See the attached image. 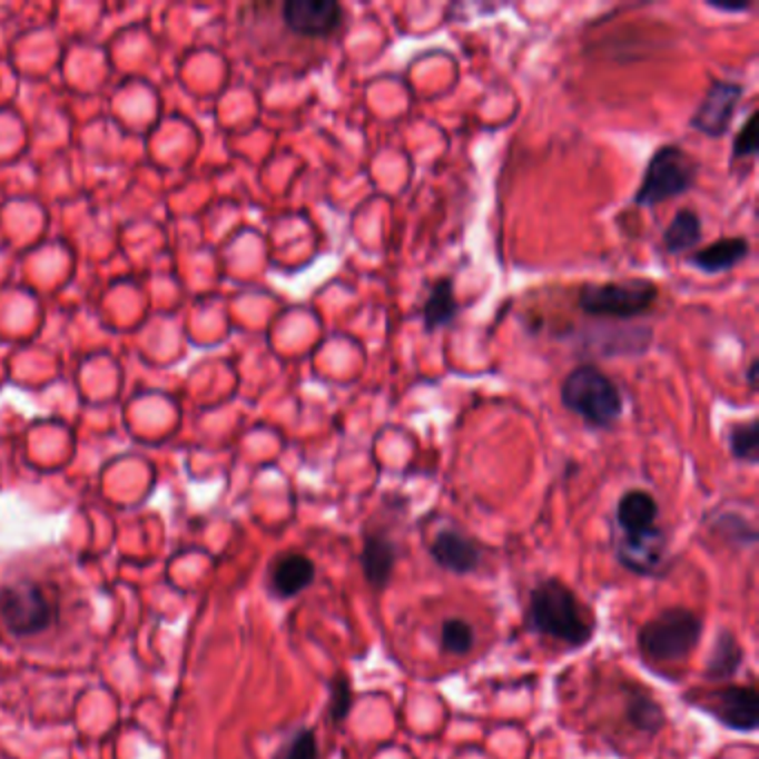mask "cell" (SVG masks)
Returning a JSON list of instances; mask_svg holds the SVG:
<instances>
[{
  "instance_id": "obj_23",
  "label": "cell",
  "mask_w": 759,
  "mask_h": 759,
  "mask_svg": "<svg viewBox=\"0 0 759 759\" xmlns=\"http://www.w3.org/2000/svg\"><path fill=\"white\" fill-rule=\"evenodd\" d=\"M280 759H318L316 735L309 728H300L283 750Z\"/></svg>"
},
{
  "instance_id": "obj_16",
  "label": "cell",
  "mask_w": 759,
  "mask_h": 759,
  "mask_svg": "<svg viewBox=\"0 0 759 759\" xmlns=\"http://www.w3.org/2000/svg\"><path fill=\"white\" fill-rule=\"evenodd\" d=\"M456 312H459V305H456V298H454L452 278H447V276L438 278L432 285V289H430V294H427V298L423 303V309H421L423 327L427 332L441 329V327H445V325H450L454 321Z\"/></svg>"
},
{
  "instance_id": "obj_26",
  "label": "cell",
  "mask_w": 759,
  "mask_h": 759,
  "mask_svg": "<svg viewBox=\"0 0 759 759\" xmlns=\"http://www.w3.org/2000/svg\"><path fill=\"white\" fill-rule=\"evenodd\" d=\"M757 367H759V361L752 358L750 365H748V372H746V378H748V385H750L752 392L757 390Z\"/></svg>"
},
{
  "instance_id": "obj_13",
  "label": "cell",
  "mask_w": 759,
  "mask_h": 759,
  "mask_svg": "<svg viewBox=\"0 0 759 759\" xmlns=\"http://www.w3.org/2000/svg\"><path fill=\"white\" fill-rule=\"evenodd\" d=\"M272 590L274 594L289 599L296 597L298 592H303L305 588L312 585L314 581V563L305 556V554H283L280 559H276L272 574Z\"/></svg>"
},
{
  "instance_id": "obj_7",
  "label": "cell",
  "mask_w": 759,
  "mask_h": 759,
  "mask_svg": "<svg viewBox=\"0 0 759 759\" xmlns=\"http://www.w3.org/2000/svg\"><path fill=\"white\" fill-rule=\"evenodd\" d=\"M743 96V87L732 80H712L706 89L703 100L694 109L690 118V127L710 136L719 138L728 131L732 116L737 111V105Z\"/></svg>"
},
{
  "instance_id": "obj_10",
  "label": "cell",
  "mask_w": 759,
  "mask_h": 759,
  "mask_svg": "<svg viewBox=\"0 0 759 759\" xmlns=\"http://www.w3.org/2000/svg\"><path fill=\"white\" fill-rule=\"evenodd\" d=\"M617 556L628 570L637 574H652L663 556V532L654 528L637 536H623L617 543Z\"/></svg>"
},
{
  "instance_id": "obj_14",
  "label": "cell",
  "mask_w": 759,
  "mask_h": 759,
  "mask_svg": "<svg viewBox=\"0 0 759 759\" xmlns=\"http://www.w3.org/2000/svg\"><path fill=\"white\" fill-rule=\"evenodd\" d=\"M748 249H750L748 238L728 236V238H719L706 245L703 249L692 252L690 263L706 274H719V272L735 267L739 260H743L748 256Z\"/></svg>"
},
{
  "instance_id": "obj_11",
  "label": "cell",
  "mask_w": 759,
  "mask_h": 759,
  "mask_svg": "<svg viewBox=\"0 0 759 759\" xmlns=\"http://www.w3.org/2000/svg\"><path fill=\"white\" fill-rule=\"evenodd\" d=\"M430 554L441 568L456 574H467L479 563V548L456 530H441L430 545Z\"/></svg>"
},
{
  "instance_id": "obj_2",
  "label": "cell",
  "mask_w": 759,
  "mask_h": 759,
  "mask_svg": "<svg viewBox=\"0 0 759 759\" xmlns=\"http://www.w3.org/2000/svg\"><path fill=\"white\" fill-rule=\"evenodd\" d=\"M561 403L592 427H610L623 410L617 383L592 363H581L561 383Z\"/></svg>"
},
{
  "instance_id": "obj_18",
  "label": "cell",
  "mask_w": 759,
  "mask_h": 759,
  "mask_svg": "<svg viewBox=\"0 0 759 759\" xmlns=\"http://www.w3.org/2000/svg\"><path fill=\"white\" fill-rule=\"evenodd\" d=\"M701 240V218L692 209H679L663 231V249L681 254L697 247Z\"/></svg>"
},
{
  "instance_id": "obj_8",
  "label": "cell",
  "mask_w": 759,
  "mask_h": 759,
  "mask_svg": "<svg viewBox=\"0 0 759 759\" xmlns=\"http://www.w3.org/2000/svg\"><path fill=\"white\" fill-rule=\"evenodd\" d=\"M706 708L730 730L750 732L759 723V694L748 686H728L712 692Z\"/></svg>"
},
{
  "instance_id": "obj_6",
  "label": "cell",
  "mask_w": 759,
  "mask_h": 759,
  "mask_svg": "<svg viewBox=\"0 0 759 759\" xmlns=\"http://www.w3.org/2000/svg\"><path fill=\"white\" fill-rule=\"evenodd\" d=\"M0 619L11 634L33 637L51 625L53 608L38 583L22 579L0 590Z\"/></svg>"
},
{
  "instance_id": "obj_20",
  "label": "cell",
  "mask_w": 759,
  "mask_h": 759,
  "mask_svg": "<svg viewBox=\"0 0 759 759\" xmlns=\"http://www.w3.org/2000/svg\"><path fill=\"white\" fill-rule=\"evenodd\" d=\"M728 445H730V452L735 459L746 461V463H757L759 461V423H757V418L730 425Z\"/></svg>"
},
{
  "instance_id": "obj_15",
  "label": "cell",
  "mask_w": 759,
  "mask_h": 759,
  "mask_svg": "<svg viewBox=\"0 0 759 759\" xmlns=\"http://www.w3.org/2000/svg\"><path fill=\"white\" fill-rule=\"evenodd\" d=\"M394 563H396L394 543L381 534H369L365 539L363 552H361V565H363L365 581L372 588H385L390 576H392Z\"/></svg>"
},
{
  "instance_id": "obj_17",
  "label": "cell",
  "mask_w": 759,
  "mask_h": 759,
  "mask_svg": "<svg viewBox=\"0 0 759 759\" xmlns=\"http://www.w3.org/2000/svg\"><path fill=\"white\" fill-rule=\"evenodd\" d=\"M741 661H743L741 645L728 630H721L712 643L703 674L708 681H726L737 674Z\"/></svg>"
},
{
  "instance_id": "obj_25",
  "label": "cell",
  "mask_w": 759,
  "mask_h": 759,
  "mask_svg": "<svg viewBox=\"0 0 759 759\" xmlns=\"http://www.w3.org/2000/svg\"><path fill=\"white\" fill-rule=\"evenodd\" d=\"M712 9H717V11H743V9H748L750 4L748 2H739V4H723V2H708Z\"/></svg>"
},
{
  "instance_id": "obj_5",
  "label": "cell",
  "mask_w": 759,
  "mask_h": 759,
  "mask_svg": "<svg viewBox=\"0 0 759 759\" xmlns=\"http://www.w3.org/2000/svg\"><path fill=\"white\" fill-rule=\"evenodd\" d=\"M701 619L686 608L663 610L639 630V648L654 661H679L701 639Z\"/></svg>"
},
{
  "instance_id": "obj_9",
  "label": "cell",
  "mask_w": 759,
  "mask_h": 759,
  "mask_svg": "<svg viewBox=\"0 0 759 759\" xmlns=\"http://www.w3.org/2000/svg\"><path fill=\"white\" fill-rule=\"evenodd\" d=\"M283 20L300 36H327L343 20V7L334 0H289L283 4Z\"/></svg>"
},
{
  "instance_id": "obj_4",
  "label": "cell",
  "mask_w": 759,
  "mask_h": 759,
  "mask_svg": "<svg viewBox=\"0 0 759 759\" xmlns=\"http://www.w3.org/2000/svg\"><path fill=\"white\" fill-rule=\"evenodd\" d=\"M659 296V287L648 278L623 283H585L576 294V305L588 316L634 318L645 314Z\"/></svg>"
},
{
  "instance_id": "obj_19",
  "label": "cell",
  "mask_w": 759,
  "mask_h": 759,
  "mask_svg": "<svg viewBox=\"0 0 759 759\" xmlns=\"http://www.w3.org/2000/svg\"><path fill=\"white\" fill-rule=\"evenodd\" d=\"M625 714H628V721L637 730H641L645 735L659 732L663 728V721H666L661 706L652 697L641 692V690H632L630 692L628 706H625Z\"/></svg>"
},
{
  "instance_id": "obj_1",
  "label": "cell",
  "mask_w": 759,
  "mask_h": 759,
  "mask_svg": "<svg viewBox=\"0 0 759 759\" xmlns=\"http://www.w3.org/2000/svg\"><path fill=\"white\" fill-rule=\"evenodd\" d=\"M528 623L534 632L563 641L570 648L592 639V623L583 619L576 597L559 579H545L530 592Z\"/></svg>"
},
{
  "instance_id": "obj_24",
  "label": "cell",
  "mask_w": 759,
  "mask_h": 759,
  "mask_svg": "<svg viewBox=\"0 0 759 759\" xmlns=\"http://www.w3.org/2000/svg\"><path fill=\"white\" fill-rule=\"evenodd\" d=\"M329 686H332V688H329V690H332V697H329V717L338 723V721H343V719L347 717V712H349V708H352V686H349V681H347L343 674L334 677Z\"/></svg>"
},
{
  "instance_id": "obj_12",
  "label": "cell",
  "mask_w": 759,
  "mask_h": 759,
  "mask_svg": "<svg viewBox=\"0 0 759 759\" xmlns=\"http://www.w3.org/2000/svg\"><path fill=\"white\" fill-rule=\"evenodd\" d=\"M659 505L645 490H628L617 503V523L623 536H637L654 530Z\"/></svg>"
},
{
  "instance_id": "obj_3",
  "label": "cell",
  "mask_w": 759,
  "mask_h": 759,
  "mask_svg": "<svg viewBox=\"0 0 759 759\" xmlns=\"http://www.w3.org/2000/svg\"><path fill=\"white\" fill-rule=\"evenodd\" d=\"M697 160L679 145H661L650 156L641 185L632 200L641 207H654L686 194L697 178Z\"/></svg>"
},
{
  "instance_id": "obj_21",
  "label": "cell",
  "mask_w": 759,
  "mask_h": 759,
  "mask_svg": "<svg viewBox=\"0 0 759 759\" xmlns=\"http://www.w3.org/2000/svg\"><path fill=\"white\" fill-rule=\"evenodd\" d=\"M474 643V632L463 619H450L441 628V645L447 652L465 654Z\"/></svg>"
},
{
  "instance_id": "obj_22",
  "label": "cell",
  "mask_w": 759,
  "mask_h": 759,
  "mask_svg": "<svg viewBox=\"0 0 759 759\" xmlns=\"http://www.w3.org/2000/svg\"><path fill=\"white\" fill-rule=\"evenodd\" d=\"M759 149V138H757V111H750L741 129L735 134L732 140V160H743L755 156Z\"/></svg>"
}]
</instances>
